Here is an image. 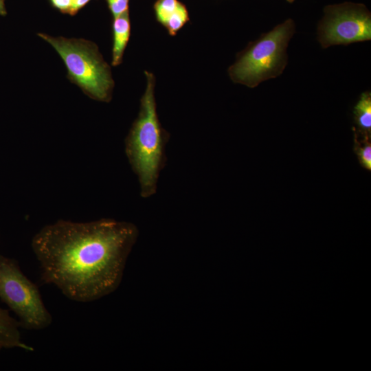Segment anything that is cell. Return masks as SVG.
Returning <instances> with one entry per match:
<instances>
[{
    "label": "cell",
    "instance_id": "6da1fadb",
    "mask_svg": "<svg viewBox=\"0 0 371 371\" xmlns=\"http://www.w3.org/2000/svg\"><path fill=\"white\" fill-rule=\"evenodd\" d=\"M138 235L133 223L110 218L47 225L31 242L41 281L72 301L99 300L119 286Z\"/></svg>",
    "mask_w": 371,
    "mask_h": 371
},
{
    "label": "cell",
    "instance_id": "7a4b0ae2",
    "mask_svg": "<svg viewBox=\"0 0 371 371\" xmlns=\"http://www.w3.org/2000/svg\"><path fill=\"white\" fill-rule=\"evenodd\" d=\"M146 86L138 115L125 140L129 164L136 175L143 198L153 196L161 171L166 163V146L169 133L162 127L157 113L155 77L145 71Z\"/></svg>",
    "mask_w": 371,
    "mask_h": 371
},
{
    "label": "cell",
    "instance_id": "3957f363",
    "mask_svg": "<svg viewBox=\"0 0 371 371\" xmlns=\"http://www.w3.org/2000/svg\"><path fill=\"white\" fill-rule=\"evenodd\" d=\"M294 32L295 23L289 19L251 43L229 67L231 80L254 88L280 76L286 66V49Z\"/></svg>",
    "mask_w": 371,
    "mask_h": 371
},
{
    "label": "cell",
    "instance_id": "277c9868",
    "mask_svg": "<svg viewBox=\"0 0 371 371\" xmlns=\"http://www.w3.org/2000/svg\"><path fill=\"white\" fill-rule=\"evenodd\" d=\"M38 35L59 54L71 81L90 98L110 101L114 87L111 68L95 43L84 39L52 37L43 33Z\"/></svg>",
    "mask_w": 371,
    "mask_h": 371
},
{
    "label": "cell",
    "instance_id": "5b68a950",
    "mask_svg": "<svg viewBox=\"0 0 371 371\" xmlns=\"http://www.w3.org/2000/svg\"><path fill=\"white\" fill-rule=\"evenodd\" d=\"M0 300L17 317L20 327L43 330L53 321L38 287L22 271L16 260L0 255Z\"/></svg>",
    "mask_w": 371,
    "mask_h": 371
},
{
    "label": "cell",
    "instance_id": "8992f818",
    "mask_svg": "<svg viewBox=\"0 0 371 371\" xmlns=\"http://www.w3.org/2000/svg\"><path fill=\"white\" fill-rule=\"evenodd\" d=\"M324 11L317 30L322 47L371 39V14L363 4L344 2L327 5Z\"/></svg>",
    "mask_w": 371,
    "mask_h": 371
},
{
    "label": "cell",
    "instance_id": "52a82bcc",
    "mask_svg": "<svg viewBox=\"0 0 371 371\" xmlns=\"http://www.w3.org/2000/svg\"><path fill=\"white\" fill-rule=\"evenodd\" d=\"M20 325L8 310L0 306V350L19 348L32 352L34 348L24 343L20 331Z\"/></svg>",
    "mask_w": 371,
    "mask_h": 371
},
{
    "label": "cell",
    "instance_id": "ba28073f",
    "mask_svg": "<svg viewBox=\"0 0 371 371\" xmlns=\"http://www.w3.org/2000/svg\"><path fill=\"white\" fill-rule=\"evenodd\" d=\"M112 32L113 47L111 65L113 66H117L122 63L123 55L131 36V22L128 10L113 18Z\"/></svg>",
    "mask_w": 371,
    "mask_h": 371
},
{
    "label": "cell",
    "instance_id": "9c48e42d",
    "mask_svg": "<svg viewBox=\"0 0 371 371\" xmlns=\"http://www.w3.org/2000/svg\"><path fill=\"white\" fill-rule=\"evenodd\" d=\"M355 122L358 131L364 137H370L371 133V93H363L354 108Z\"/></svg>",
    "mask_w": 371,
    "mask_h": 371
},
{
    "label": "cell",
    "instance_id": "30bf717a",
    "mask_svg": "<svg viewBox=\"0 0 371 371\" xmlns=\"http://www.w3.org/2000/svg\"><path fill=\"white\" fill-rule=\"evenodd\" d=\"M190 17L186 5L179 1L175 12L170 16L164 27L170 36H173L189 21Z\"/></svg>",
    "mask_w": 371,
    "mask_h": 371
},
{
    "label": "cell",
    "instance_id": "8fae6325",
    "mask_svg": "<svg viewBox=\"0 0 371 371\" xmlns=\"http://www.w3.org/2000/svg\"><path fill=\"white\" fill-rule=\"evenodd\" d=\"M179 1L178 0H157L154 4V10L157 21L164 27L170 16L176 10Z\"/></svg>",
    "mask_w": 371,
    "mask_h": 371
},
{
    "label": "cell",
    "instance_id": "7c38bea8",
    "mask_svg": "<svg viewBox=\"0 0 371 371\" xmlns=\"http://www.w3.org/2000/svg\"><path fill=\"white\" fill-rule=\"evenodd\" d=\"M369 137H364L362 143L355 138V149L359 161L362 167L370 170L371 169V145Z\"/></svg>",
    "mask_w": 371,
    "mask_h": 371
},
{
    "label": "cell",
    "instance_id": "4fadbf2b",
    "mask_svg": "<svg viewBox=\"0 0 371 371\" xmlns=\"http://www.w3.org/2000/svg\"><path fill=\"white\" fill-rule=\"evenodd\" d=\"M130 0H106L109 8L113 16L117 17L128 10Z\"/></svg>",
    "mask_w": 371,
    "mask_h": 371
},
{
    "label": "cell",
    "instance_id": "5bb4252c",
    "mask_svg": "<svg viewBox=\"0 0 371 371\" xmlns=\"http://www.w3.org/2000/svg\"><path fill=\"white\" fill-rule=\"evenodd\" d=\"M52 5L63 14H69L71 0H49Z\"/></svg>",
    "mask_w": 371,
    "mask_h": 371
},
{
    "label": "cell",
    "instance_id": "9a60e30c",
    "mask_svg": "<svg viewBox=\"0 0 371 371\" xmlns=\"http://www.w3.org/2000/svg\"><path fill=\"white\" fill-rule=\"evenodd\" d=\"M91 0H71V5L69 14L75 15L80 9L85 6Z\"/></svg>",
    "mask_w": 371,
    "mask_h": 371
},
{
    "label": "cell",
    "instance_id": "2e32d148",
    "mask_svg": "<svg viewBox=\"0 0 371 371\" xmlns=\"http://www.w3.org/2000/svg\"><path fill=\"white\" fill-rule=\"evenodd\" d=\"M7 14L5 6V0H0V15L5 16Z\"/></svg>",
    "mask_w": 371,
    "mask_h": 371
},
{
    "label": "cell",
    "instance_id": "e0dca14e",
    "mask_svg": "<svg viewBox=\"0 0 371 371\" xmlns=\"http://www.w3.org/2000/svg\"><path fill=\"white\" fill-rule=\"evenodd\" d=\"M289 3H293L295 0H286Z\"/></svg>",
    "mask_w": 371,
    "mask_h": 371
}]
</instances>
